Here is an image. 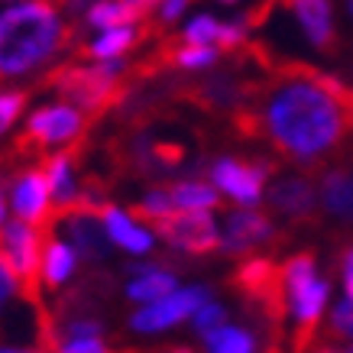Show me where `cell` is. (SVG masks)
I'll list each match as a JSON object with an SVG mask.
<instances>
[{"label": "cell", "instance_id": "cell-1", "mask_svg": "<svg viewBox=\"0 0 353 353\" xmlns=\"http://www.w3.org/2000/svg\"><path fill=\"white\" fill-rule=\"evenodd\" d=\"M246 97L240 127L266 137L292 162L321 165L353 137V88L311 65H279Z\"/></svg>", "mask_w": 353, "mask_h": 353}, {"label": "cell", "instance_id": "cell-2", "mask_svg": "<svg viewBox=\"0 0 353 353\" xmlns=\"http://www.w3.org/2000/svg\"><path fill=\"white\" fill-rule=\"evenodd\" d=\"M72 30L59 20L52 0H32L0 13V78H17L52 59Z\"/></svg>", "mask_w": 353, "mask_h": 353}, {"label": "cell", "instance_id": "cell-3", "mask_svg": "<svg viewBox=\"0 0 353 353\" xmlns=\"http://www.w3.org/2000/svg\"><path fill=\"white\" fill-rule=\"evenodd\" d=\"M46 85L88 117L108 114L114 104H120V97L127 94L123 62H110V59L97 65H59L52 75L46 78Z\"/></svg>", "mask_w": 353, "mask_h": 353}, {"label": "cell", "instance_id": "cell-4", "mask_svg": "<svg viewBox=\"0 0 353 353\" xmlns=\"http://www.w3.org/2000/svg\"><path fill=\"white\" fill-rule=\"evenodd\" d=\"M52 227L30 224V221H10L0 224V263L10 269L17 285H20L23 299L32 301L36 308H43V250L46 236Z\"/></svg>", "mask_w": 353, "mask_h": 353}, {"label": "cell", "instance_id": "cell-5", "mask_svg": "<svg viewBox=\"0 0 353 353\" xmlns=\"http://www.w3.org/2000/svg\"><path fill=\"white\" fill-rule=\"evenodd\" d=\"M85 127H88L85 114L72 108V104L43 108L26 120V130L17 137V152L20 156H39L49 146H62V143L78 139L85 133Z\"/></svg>", "mask_w": 353, "mask_h": 353}, {"label": "cell", "instance_id": "cell-6", "mask_svg": "<svg viewBox=\"0 0 353 353\" xmlns=\"http://www.w3.org/2000/svg\"><path fill=\"white\" fill-rule=\"evenodd\" d=\"M152 227L159 230L172 246H179L185 253H211L221 246V234H217L214 217L208 214V208H179V214L169 211L152 221Z\"/></svg>", "mask_w": 353, "mask_h": 353}, {"label": "cell", "instance_id": "cell-7", "mask_svg": "<svg viewBox=\"0 0 353 353\" xmlns=\"http://www.w3.org/2000/svg\"><path fill=\"white\" fill-rule=\"evenodd\" d=\"M208 301V289H185V292H169L162 299L150 301L143 311L133 314V331L139 334H152V331H165L172 324L185 321L188 314H194L198 305Z\"/></svg>", "mask_w": 353, "mask_h": 353}, {"label": "cell", "instance_id": "cell-8", "mask_svg": "<svg viewBox=\"0 0 353 353\" xmlns=\"http://www.w3.org/2000/svg\"><path fill=\"white\" fill-rule=\"evenodd\" d=\"M272 172L269 162H236V159H221L214 162V185L221 192H227L240 204H256L263 198V182Z\"/></svg>", "mask_w": 353, "mask_h": 353}, {"label": "cell", "instance_id": "cell-9", "mask_svg": "<svg viewBox=\"0 0 353 353\" xmlns=\"http://www.w3.org/2000/svg\"><path fill=\"white\" fill-rule=\"evenodd\" d=\"M49 179H46V169H30L23 172L20 179L13 182V211L30 221V224H46L52 227V208H49Z\"/></svg>", "mask_w": 353, "mask_h": 353}, {"label": "cell", "instance_id": "cell-10", "mask_svg": "<svg viewBox=\"0 0 353 353\" xmlns=\"http://www.w3.org/2000/svg\"><path fill=\"white\" fill-rule=\"evenodd\" d=\"M276 3L295 13V20L301 23V32L308 36L311 46H318V49L334 46V20L327 0H276Z\"/></svg>", "mask_w": 353, "mask_h": 353}, {"label": "cell", "instance_id": "cell-11", "mask_svg": "<svg viewBox=\"0 0 353 353\" xmlns=\"http://www.w3.org/2000/svg\"><path fill=\"white\" fill-rule=\"evenodd\" d=\"M269 236H272V224H269L266 214H256V211H236L230 214L227 221V236H224V250L227 253H246V250H253V246L266 243Z\"/></svg>", "mask_w": 353, "mask_h": 353}, {"label": "cell", "instance_id": "cell-12", "mask_svg": "<svg viewBox=\"0 0 353 353\" xmlns=\"http://www.w3.org/2000/svg\"><path fill=\"white\" fill-rule=\"evenodd\" d=\"M269 204L272 211L292 217V221H301V217L314 214V192L305 179H282V182L272 185L269 192Z\"/></svg>", "mask_w": 353, "mask_h": 353}, {"label": "cell", "instance_id": "cell-13", "mask_svg": "<svg viewBox=\"0 0 353 353\" xmlns=\"http://www.w3.org/2000/svg\"><path fill=\"white\" fill-rule=\"evenodd\" d=\"M101 221H104V227H108V236L114 240V243L123 246V250H130V253H150L152 250V234L139 230L123 211H117V208H110L108 204V208L101 211Z\"/></svg>", "mask_w": 353, "mask_h": 353}, {"label": "cell", "instance_id": "cell-14", "mask_svg": "<svg viewBox=\"0 0 353 353\" xmlns=\"http://www.w3.org/2000/svg\"><path fill=\"white\" fill-rule=\"evenodd\" d=\"M146 32H150V26L133 30V23H130V26H110V30H104V36H97L91 46H85L81 55H85V59H117V55H123L127 49H133Z\"/></svg>", "mask_w": 353, "mask_h": 353}, {"label": "cell", "instance_id": "cell-15", "mask_svg": "<svg viewBox=\"0 0 353 353\" xmlns=\"http://www.w3.org/2000/svg\"><path fill=\"white\" fill-rule=\"evenodd\" d=\"M75 263H78L75 246L49 236V240H46V250H43V282L49 289H59L65 279L75 272Z\"/></svg>", "mask_w": 353, "mask_h": 353}, {"label": "cell", "instance_id": "cell-16", "mask_svg": "<svg viewBox=\"0 0 353 353\" xmlns=\"http://www.w3.org/2000/svg\"><path fill=\"white\" fill-rule=\"evenodd\" d=\"M321 201L327 214L337 221H353V175L350 172H331L321 185Z\"/></svg>", "mask_w": 353, "mask_h": 353}, {"label": "cell", "instance_id": "cell-17", "mask_svg": "<svg viewBox=\"0 0 353 353\" xmlns=\"http://www.w3.org/2000/svg\"><path fill=\"white\" fill-rule=\"evenodd\" d=\"M169 292H175V276L152 266H143L139 276L130 282V299L137 301H156L162 295H169Z\"/></svg>", "mask_w": 353, "mask_h": 353}, {"label": "cell", "instance_id": "cell-18", "mask_svg": "<svg viewBox=\"0 0 353 353\" xmlns=\"http://www.w3.org/2000/svg\"><path fill=\"white\" fill-rule=\"evenodd\" d=\"M204 343H208V350H214V353H250V350H256V337H253V334L240 331V327H230L227 321L204 334Z\"/></svg>", "mask_w": 353, "mask_h": 353}, {"label": "cell", "instance_id": "cell-19", "mask_svg": "<svg viewBox=\"0 0 353 353\" xmlns=\"http://www.w3.org/2000/svg\"><path fill=\"white\" fill-rule=\"evenodd\" d=\"M88 23H91V26H97V30L130 26V23H139V13L130 7L127 0H101V3H94V7H91Z\"/></svg>", "mask_w": 353, "mask_h": 353}, {"label": "cell", "instance_id": "cell-20", "mask_svg": "<svg viewBox=\"0 0 353 353\" xmlns=\"http://www.w3.org/2000/svg\"><path fill=\"white\" fill-rule=\"evenodd\" d=\"M169 194L175 208H214L221 201L214 188L204 182H182V185H175V188H169Z\"/></svg>", "mask_w": 353, "mask_h": 353}, {"label": "cell", "instance_id": "cell-21", "mask_svg": "<svg viewBox=\"0 0 353 353\" xmlns=\"http://www.w3.org/2000/svg\"><path fill=\"white\" fill-rule=\"evenodd\" d=\"M169 211H175V204H172V194H169V188H156V192H150L143 201L133 208V214L137 217H143V221H156V217H162V214H169Z\"/></svg>", "mask_w": 353, "mask_h": 353}, {"label": "cell", "instance_id": "cell-22", "mask_svg": "<svg viewBox=\"0 0 353 353\" xmlns=\"http://www.w3.org/2000/svg\"><path fill=\"white\" fill-rule=\"evenodd\" d=\"M26 101H30L26 91H7V94H0V133H7V127L17 123V117L26 108Z\"/></svg>", "mask_w": 353, "mask_h": 353}, {"label": "cell", "instance_id": "cell-23", "mask_svg": "<svg viewBox=\"0 0 353 353\" xmlns=\"http://www.w3.org/2000/svg\"><path fill=\"white\" fill-rule=\"evenodd\" d=\"M217 30H221V23H217L214 17H198V20L188 23L185 39H188V43H214Z\"/></svg>", "mask_w": 353, "mask_h": 353}, {"label": "cell", "instance_id": "cell-24", "mask_svg": "<svg viewBox=\"0 0 353 353\" xmlns=\"http://www.w3.org/2000/svg\"><path fill=\"white\" fill-rule=\"evenodd\" d=\"M224 321H227V311L221 305H214V301H204V305L194 308V327L201 334H208L211 327H217V324H224Z\"/></svg>", "mask_w": 353, "mask_h": 353}, {"label": "cell", "instance_id": "cell-25", "mask_svg": "<svg viewBox=\"0 0 353 353\" xmlns=\"http://www.w3.org/2000/svg\"><path fill=\"white\" fill-rule=\"evenodd\" d=\"M331 327H334V334H337V337L353 341V301H341V305L334 308Z\"/></svg>", "mask_w": 353, "mask_h": 353}, {"label": "cell", "instance_id": "cell-26", "mask_svg": "<svg viewBox=\"0 0 353 353\" xmlns=\"http://www.w3.org/2000/svg\"><path fill=\"white\" fill-rule=\"evenodd\" d=\"M62 350H68V353H104L108 343H104V337H75V341L62 343Z\"/></svg>", "mask_w": 353, "mask_h": 353}, {"label": "cell", "instance_id": "cell-27", "mask_svg": "<svg viewBox=\"0 0 353 353\" xmlns=\"http://www.w3.org/2000/svg\"><path fill=\"white\" fill-rule=\"evenodd\" d=\"M243 39H246V23H230V26L217 30V43L224 46V49H236Z\"/></svg>", "mask_w": 353, "mask_h": 353}, {"label": "cell", "instance_id": "cell-28", "mask_svg": "<svg viewBox=\"0 0 353 353\" xmlns=\"http://www.w3.org/2000/svg\"><path fill=\"white\" fill-rule=\"evenodd\" d=\"M13 289H17V279H13L10 269L0 263V308H3V305L13 299Z\"/></svg>", "mask_w": 353, "mask_h": 353}, {"label": "cell", "instance_id": "cell-29", "mask_svg": "<svg viewBox=\"0 0 353 353\" xmlns=\"http://www.w3.org/2000/svg\"><path fill=\"white\" fill-rule=\"evenodd\" d=\"M185 7H188V0H162V20L172 23Z\"/></svg>", "mask_w": 353, "mask_h": 353}, {"label": "cell", "instance_id": "cell-30", "mask_svg": "<svg viewBox=\"0 0 353 353\" xmlns=\"http://www.w3.org/2000/svg\"><path fill=\"white\" fill-rule=\"evenodd\" d=\"M343 279H347V295L353 301V250H347V256H343Z\"/></svg>", "mask_w": 353, "mask_h": 353}, {"label": "cell", "instance_id": "cell-31", "mask_svg": "<svg viewBox=\"0 0 353 353\" xmlns=\"http://www.w3.org/2000/svg\"><path fill=\"white\" fill-rule=\"evenodd\" d=\"M127 3L139 13V20H143V17H146V13H150L152 7H156V3H162V0H127Z\"/></svg>", "mask_w": 353, "mask_h": 353}, {"label": "cell", "instance_id": "cell-32", "mask_svg": "<svg viewBox=\"0 0 353 353\" xmlns=\"http://www.w3.org/2000/svg\"><path fill=\"white\" fill-rule=\"evenodd\" d=\"M65 7H68V10H78V7H85L88 0H62Z\"/></svg>", "mask_w": 353, "mask_h": 353}, {"label": "cell", "instance_id": "cell-33", "mask_svg": "<svg viewBox=\"0 0 353 353\" xmlns=\"http://www.w3.org/2000/svg\"><path fill=\"white\" fill-rule=\"evenodd\" d=\"M3 211H7V204H3V192H0V224H3Z\"/></svg>", "mask_w": 353, "mask_h": 353}, {"label": "cell", "instance_id": "cell-34", "mask_svg": "<svg viewBox=\"0 0 353 353\" xmlns=\"http://www.w3.org/2000/svg\"><path fill=\"white\" fill-rule=\"evenodd\" d=\"M350 13H353V0H350Z\"/></svg>", "mask_w": 353, "mask_h": 353}, {"label": "cell", "instance_id": "cell-35", "mask_svg": "<svg viewBox=\"0 0 353 353\" xmlns=\"http://www.w3.org/2000/svg\"><path fill=\"white\" fill-rule=\"evenodd\" d=\"M227 3H234V0H227Z\"/></svg>", "mask_w": 353, "mask_h": 353}]
</instances>
